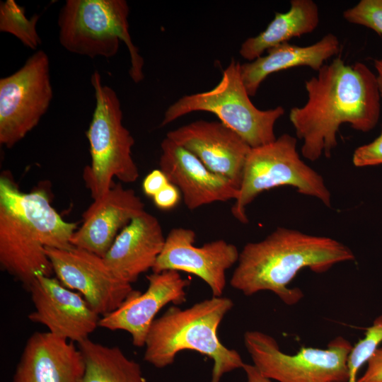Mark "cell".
<instances>
[{"instance_id":"obj_1","label":"cell","mask_w":382,"mask_h":382,"mask_svg":"<svg viewBox=\"0 0 382 382\" xmlns=\"http://www.w3.org/2000/svg\"><path fill=\"white\" fill-rule=\"evenodd\" d=\"M304 85L307 100L301 107L292 108L289 117L302 141L301 153L307 160L331 156L342 125L363 132L377 125L381 95L376 75L365 64H347L340 56L336 57Z\"/></svg>"},{"instance_id":"obj_2","label":"cell","mask_w":382,"mask_h":382,"mask_svg":"<svg viewBox=\"0 0 382 382\" xmlns=\"http://www.w3.org/2000/svg\"><path fill=\"white\" fill-rule=\"evenodd\" d=\"M78 225L65 221L48 192L21 191L8 171L0 177V265L25 290L37 276H53L46 248L69 249Z\"/></svg>"},{"instance_id":"obj_3","label":"cell","mask_w":382,"mask_h":382,"mask_svg":"<svg viewBox=\"0 0 382 382\" xmlns=\"http://www.w3.org/2000/svg\"><path fill=\"white\" fill-rule=\"evenodd\" d=\"M354 258L349 248L332 238L279 227L263 240L244 245L230 284L245 296L272 291L292 306L303 296L299 288L288 286L299 271L323 273Z\"/></svg>"},{"instance_id":"obj_4","label":"cell","mask_w":382,"mask_h":382,"mask_svg":"<svg viewBox=\"0 0 382 382\" xmlns=\"http://www.w3.org/2000/svg\"><path fill=\"white\" fill-rule=\"evenodd\" d=\"M233 306V301L224 296H212L184 309L170 306L149 328L144 359L163 369L182 351L197 352L213 361L210 382H220L224 374L243 369L240 354L223 345L218 335L222 320Z\"/></svg>"},{"instance_id":"obj_5","label":"cell","mask_w":382,"mask_h":382,"mask_svg":"<svg viewBox=\"0 0 382 382\" xmlns=\"http://www.w3.org/2000/svg\"><path fill=\"white\" fill-rule=\"evenodd\" d=\"M96 106L86 132L91 163L83 178L93 200L100 199L115 184L116 178L125 183L135 182L139 169L132 156L134 139L123 125L122 110L115 91L102 83L98 71L91 76Z\"/></svg>"},{"instance_id":"obj_6","label":"cell","mask_w":382,"mask_h":382,"mask_svg":"<svg viewBox=\"0 0 382 382\" xmlns=\"http://www.w3.org/2000/svg\"><path fill=\"white\" fill-rule=\"evenodd\" d=\"M129 13L124 0H67L58 16L59 42L74 54L110 58L122 41L130 56L129 76L139 83L144 79V59L131 38Z\"/></svg>"},{"instance_id":"obj_7","label":"cell","mask_w":382,"mask_h":382,"mask_svg":"<svg viewBox=\"0 0 382 382\" xmlns=\"http://www.w3.org/2000/svg\"><path fill=\"white\" fill-rule=\"evenodd\" d=\"M195 111L214 114L251 148L276 139L275 123L285 112L282 106L265 110L255 106L243 83L241 64L234 59L223 71L221 81L214 88L184 96L170 105L164 113L161 126Z\"/></svg>"},{"instance_id":"obj_8","label":"cell","mask_w":382,"mask_h":382,"mask_svg":"<svg viewBox=\"0 0 382 382\" xmlns=\"http://www.w3.org/2000/svg\"><path fill=\"white\" fill-rule=\"evenodd\" d=\"M296 144V137L283 134L272 142L251 148L231 209L236 219L248 224L246 207L262 192L280 186H291L300 194L331 206V194L323 177L301 160Z\"/></svg>"},{"instance_id":"obj_9","label":"cell","mask_w":382,"mask_h":382,"mask_svg":"<svg viewBox=\"0 0 382 382\" xmlns=\"http://www.w3.org/2000/svg\"><path fill=\"white\" fill-rule=\"evenodd\" d=\"M244 345L253 364L262 375L278 382H347V359L352 348L342 336L325 349L302 347L296 354L282 352L271 335L246 331Z\"/></svg>"},{"instance_id":"obj_10","label":"cell","mask_w":382,"mask_h":382,"mask_svg":"<svg viewBox=\"0 0 382 382\" xmlns=\"http://www.w3.org/2000/svg\"><path fill=\"white\" fill-rule=\"evenodd\" d=\"M52 96L49 57L39 50L0 79V144L11 148L22 140L37 125Z\"/></svg>"},{"instance_id":"obj_11","label":"cell","mask_w":382,"mask_h":382,"mask_svg":"<svg viewBox=\"0 0 382 382\" xmlns=\"http://www.w3.org/2000/svg\"><path fill=\"white\" fill-rule=\"evenodd\" d=\"M45 251L59 282L79 293L100 317L117 309L135 291L96 254L76 247Z\"/></svg>"},{"instance_id":"obj_12","label":"cell","mask_w":382,"mask_h":382,"mask_svg":"<svg viewBox=\"0 0 382 382\" xmlns=\"http://www.w3.org/2000/svg\"><path fill=\"white\" fill-rule=\"evenodd\" d=\"M195 238L192 229L172 228L151 270L195 274L209 286L212 296H221L226 285V271L238 262L240 252L235 245L222 239L195 246Z\"/></svg>"},{"instance_id":"obj_13","label":"cell","mask_w":382,"mask_h":382,"mask_svg":"<svg viewBox=\"0 0 382 382\" xmlns=\"http://www.w3.org/2000/svg\"><path fill=\"white\" fill-rule=\"evenodd\" d=\"M35 310L28 318L52 334L77 344L89 338L100 316L78 292L53 276H37L28 291Z\"/></svg>"},{"instance_id":"obj_14","label":"cell","mask_w":382,"mask_h":382,"mask_svg":"<svg viewBox=\"0 0 382 382\" xmlns=\"http://www.w3.org/2000/svg\"><path fill=\"white\" fill-rule=\"evenodd\" d=\"M166 137L239 190L251 147L236 132L220 121L197 120L168 132Z\"/></svg>"},{"instance_id":"obj_15","label":"cell","mask_w":382,"mask_h":382,"mask_svg":"<svg viewBox=\"0 0 382 382\" xmlns=\"http://www.w3.org/2000/svg\"><path fill=\"white\" fill-rule=\"evenodd\" d=\"M146 278L145 292L135 290L117 309L100 317L98 323L100 328L129 332L133 345L137 347H144L149 328L163 307L186 301L185 289L190 284L175 270L153 272Z\"/></svg>"},{"instance_id":"obj_16","label":"cell","mask_w":382,"mask_h":382,"mask_svg":"<svg viewBox=\"0 0 382 382\" xmlns=\"http://www.w3.org/2000/svg\"><path fill=\"white\" fill-rule=\"evenodd\" d=\"M161 149L159 169L178 188L188 209L237 198L238 190L229 180L210 170L186 149L166 137Z\"/></svg>"},{"instance_id":"obj_17","label":"cell","mask_w":382,"mask_h":382,"mask_svg":"<svg viewBox=\"0 0 382 382\" xmlns=\"http://www.w3.org/2000/svg\"><path fill=\"white\" fill-rule=\"evenodd\" d=\"M144 211V204L134 190L115 184L83 212L82 224L73 233L71 244L103 257L119 231Z\"/></svg>"},{"instance_id":"obj_18","label":"cell","mask_w":382,"mask_h":382,"mask_svg":"<svg viewBox=\"0 0 382 382\" xmlns=\"http://www.w3.org/2000/svg\"><path fill=\"white\" fill-rule=\"evenodd\" d=\"M85 364L74 342L50 332L28 339L12 382H82Z\"/></svg>"},{"instance_id":"obj_19","label":"cell","mask_w":382,"mask_h":382,"mask_svg":"<svg viewBox=\"0 0 382 382\" xmlns=\"http://www.w3.org/2000/svg\"><path fill=\"white\" fill-rule=\"evenodd\" d=\"M165 241L158 219L144 211L119 232L103 259L120 278L132 284L152 270Z\"/></svg>"},{"instance_id":"obj_20","label":"cell","mask_w":382,"mask_h":382,"mask_svg":"<svg viewBox=\"0 0 382 382\" xmlns=\"http://www.w3.org/2000/svg\"><path fill=\"white\" fill-rule=\"evenodd\" d=\"M338 37L328 33L308 46L282 43L256 59L241 64V74L250 96L256 94L262 81L270 74L296 66H308L318 71L328 59L339 54Z\"/></svg>"},{"instance_id":"obj_21","label":"cell","mask_w":382,"mask_h":382,"mask_svg":"<svg viewBox=\"0 0 382 382\" xmlns=\"http://www.w3.org/2000/svg\"><path fill=\"white\" fill-rule=\"evenodd\" d=\"M319 21V9L315 1L291 0L289 11L276 13L263 31L242 43L239 53L242 57L252 62L275 46L312 33L318 27Z\"/></svg>"},{"instance_id":"obj_22","label":"cell","mask_w":382,"mask_h":382,"mask_svg":"<svg viewBox=\"0 0 382 382\" xmlns=\"http://www.w3.org/2000/svg\"><path fill=\"white\" fill-rule=\"evenodd\" d=\"M85 364L82 382H146L140 364L117 347L89 338L77 344Z\"/></svg>"},{"instance_id":"obj_23","label":"cell","mask_w":382,"mask_h":382,"mask_svg":"<svg viewBox=\"0 0 382 382\" xmlns=\"http://www.w3.org/2000/svg\"><path fill=\"white\" fill-rule=\"evenodd\" d=\"M39 15L28 18L25 8L14 0H6L0 4V31L16 37L25 46L35 50L41 43L37 32Z\"/></svg>"},{"instance_id":"obj_24","label":"cell","mask_w":382,"mask_h":382,"mask_svg":"<svg viewBox=\"0 0 382 382\" xmlns=\"http://www.w3.org/2000/svg\"><path fill=\"white\" fill-rule=\"evenodd\" d=\"M382 342V316L377 317L366 329L365 336L352 348L347 359L348 379L347 382H357V374L367 363Z\"/></svg>"},{"instance_id":"obj_25","label":"cell","mask_w":382,"mask_h":382,"mask_svg":"<svg viewBox=\"0 0 382 382\" xmlns=\"http://www.w3.org/2000/svg\"><path fill=\"white\" fill-rule=\"evenodd\" d=\"M349 23L364 26L382 35V0H361L343 12Z\"/></svg>"},{"instance_id":"obj_26","label":"cell","mask_w":382,"mask_h":382,"mask_svg":"<svg viewBox=\"0 0 382 382\" xmlns=\"http://www.w3.org/2000/svg\"><path fill=\"white\" fill-rule=\"evenodd\" d=\"M356 167H366L382 164V130L373 141L357 148L352 156Z\"/></svg>"},{"instance_id":"obj_27","label":"cell","mask_w":382,"mask_h":382,"mask_svg":"<svg viewBox=\"0 0 382 382\" xmlns=\"http://www.w3.org/2000/svg\"><path fill=\"white\" fill-rule=\"evenodd\" d=\"M180 195L178 188L169 183L153 197V199L157 208L169 210L177 206L180 199Z\"/></svg>"},{"instance_id":"obj_28","label":"cell","mask_w":382,"mask_h":382,"mask_svg":"<svg viewBox=\"0 0 382 382\" xmlns=\"http://www.w3.org/2000/svg\"><path fill=\"white\" fill-rule=\"evenodd\" d=\"M169 183L167 176L161 169H155L143 180L142 189L146 196L154 197Z\"/></svg>"},{"instance_id":"obj_29","label":"cell","mask_w":382,"mask_h":382,"mask_svg":"<svg viewBox=\"0 0 382 382\" xmlns=\"http://www.w3.org/2000/svg\"><path fill=\"white\" fill-rule=\"evenodd\" d=\"M357 382H382V348H378L367 362V368Z\"/></svg>"},{"instance_id":"obj_30","label":"cell","mask_w":382,"mask_h":382,"mask_svg":"<svg viewBox=\"0 0 382 382\" xmlns=\"http://www.w3.org/2000/svg\"><path fill=\"white\" fill-rule=\"evenodd\" d=\"M243 369L245 374L246 382H272L257 369L253 364H244Z\"/></svg>"},{"instance_id":"obj_31","label":"cell","mask_w":382,"mask_h":382,"mask_svg":"<svg viewBox=\"0 0 382 382\" xmlns=\"http://www.w3.org/2000/svg\"><path fill=\"white\" fill-rule=\"evenodd\" d=\"M374 66L376 70V77L378 85V89L382 98V58L374 60Z\"/></svg>"}]
</instances>
